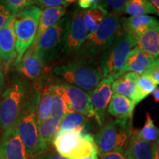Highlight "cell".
<instances>
[{
	"label": "cell",
	"mask_w": 159,
	"mask_h": 159,
	"mask_svg": "<svg viewBox=\"0 0 159 159\" xmlns=\"http://www.w3.org/2000/svg\"><path fill=\"white\" fill-rule=\"evenodd\" d=\"M13 20L0 29V59L5 62H11L16 57Z\"/></svg>",
	"instance_id": "obj_18"
},
{
	"label": "cell",
	"mask_w": 159,
	"mask_h": 159,
	"mask_svg": "<svg viewBox=\"0 0 159 159\" xmlns=\"http://www.w3.org/2000/svg\"><path fill=\"white\" fill-rule=\"evenodd\" d=\"M139 77V75L131 72L121 75L112 83L113 94L128 97L137 105L140 102L138 89Z\"/></svg>",
	"instance_id": "obj_16"
},
{
	"label": "cell",
	"mask_w": 159,
	"mask_h": 159,
	"mask_svg": "<svg viewBox=\"0 0 159 159\" xmlns=\"http://www.w3.org/2000/svg\"><path fill=\"white\" fill-rule=\"evenodd\" d=\"M136 104L128 97L113 94L108 104V112L111 116L120 120H132Z\"/></svg>",
	"instance_id": "obj_20"
},
{
	"label": "cell",
	"mask_w": 159,
	"mask_h": 159,
	"mask_svg": "<svg viewBox=\"0 0 159 159\" xmlns=\"http://www.w3.org/2000/svg\"><path fill=\"white\" fill-rule=\"evenodd\" d=\"M101 3H102V1H98V0H80L77 2V5L80 9L86 11V10L97 7Z\"/></svg>",
	"instance_id": "obj_37"
},
{
	"label": "cell",
	"mask_w": 159,
	"mask_h": 159,
	"mask_svg": "<svg viewBox=\"0 0 159 159\" xmlns=\"http://www.w3.org/2000/svg\"><path fill=\"white\" fill-rule=\"evenodd\" d=\"M99 159H128L125 149L111 151L105 153H98Z\"/></svg>",
	"instance_id": "obj_35"
},
{
	"label": "cell",
	"mask_w": 159,
	"mask_h": 159,
	"mask_svg": "<svg viewBox=\"0 0 159 159\" xmlns=\"http://www.w3.org/2000/svg\"><path fill=\"white\" fill-rule=\"evenodd\" d=\"M152 155L153 159H159V136L156 142L152 144Z\"/></svg>",
	"instance_id": "obj_39"
},
{
	"label": "cell",
	"mask_w": 159,
	"mask_h": 159,
	"mask_svg": "<svg viewBox=\"0 0 159 159\" xmlns=\"http://www.w3.org/2000/svg\"><path fill=\"white\" fill-rule=\"evenodd\" d=\"M132 133V120L116 119L104 125L94 138L98 153L125 149Z\"/></svg>",
	"instance_id": "obj_8"
},
{
	"label": "cell",
	"mask_w": 159,
	"mask_h": 159,
	"mask_svg": "<svg viewBox=\"0 0 159 159\" xmlns=\"http://www.w3.org/2000/svg\"><path fill=\"white\" fill-rule=\"evenodd\" d=\"M84 11L77 7L69 17L63 37L61 55L75 56L84 43L88 33L84 24Z\"/></svg>",
	"instance_id": "obj_10"
},
{
	"label": "cell",
	"mask_w": 159,
	"mask_h": 159,
	"mask_svg": "<svg viewBox=\"0 0 159 159\" xmlns=\"http://www.w3.org/2000/svg\"><path fill=\"white\" fill-rule=\"evenodd\" d=\"M5 2L9 6L10 8L13 10L16 13H17L26 7L34 5L35 1H31V0H6Z\"/></svg>",
	"instance_id": "obj_34"
},
{
	"label": "cell",
	"mask_w": 159,
	"mask_h": 159,
	"mask_svg": "<svg viewBox=\"0 0 159 159\" xmlns=\"http://www.w3.org/2000/svg\"><path fill=\"white\" fill-rule=\"evenodd\" d=\"M108 14V11H107L99 4L97 7L84 11V24L88 35L92 33L98 28L99 26L102 23L103 19Z\"/></svg>",
	"instance_id": "obj_26"
},
{
	"label": "cell",
	"mask_w": 159,
	"mask_h": 159,
	"mask_svg": "<svg viewBox=\"0 0 159 159\" xmlns=\"http://www.w3.org/2000/svg\"><path fill=\"white\" fill-rule=\"evenodd\" d=\"M60 122L49 117L39 127V148L41 155L50 148L58 130Z\"/></svg>",
	"instance_id": "obj_22"
},
{
	"label": "cell",
	"mask_w": 159,
	"mask_h": 159,
	"mask_svg": "<svg viewBox=\"0 0 159 159\" xmlns=\"http://www.w3.org/2000/svg\"><path fill=\"white\" fill-rule=\"evenodd\" d=\"M40 94L41 93L37 89L28 92L16 125L29 159L41 156L36 122V109Z\"/></svg>",
	"instance_id": "obj_2"
},
{
	"label": "cell",
	"mask_w": 159,
	"mask_h": 159,
	"mask_svg": "<svg viewBox=\"0 0 159 159\" xmlns=\"http://www.w3.org/2000/svg\"><path fill=\"white\" fill-rule=\"evenodd\" d=\"M53 90V100H52V108L51 111V118L61 122V120L66 116L69 113L71 112L69 109L68 105L57 91H55L53 86L52 85Z\"/></svg>",
	"instance_id": "obj_28"
},
{
	"label": "cell",
	"mask_w": 159,
	"mask_h": 159,
	"mask_svg": "<svg viewBox=\"0 0 159 159\" xmlns=\"http://www.w3.org/2000/svg\"><path fill=\"white\" fill-rule=\"evenodd\" d=\"M143 75L150 77L157 85H159V57L156 59L154 63Z\"/></svg>",
	"instance_id": "obj_36"
},
{
	"label": "cell",
	"mask_w": 159,
	"mask_h": 159,
	"mask_svg": "<svg viewBox=\"0 0 159 159\" xmlns=\"http://www.w3.org/2000/svg\"><path fill=\"white\" fill-rule=\"evenodd\" d=\"M53 72L69 84L91 93L103 79L97 58L72 59L66 64L55 67Z\"/></svg>",
	"instance_id": "obj_1"
},
{
	"label": "cell",
	"mask_w": 159,
	"mask_h": 159,
	"mask_svg": "<svg viewBox=\"0 0 159 159\" xmlns=\"http://www.w3.org/2000/svg\"><path fill=\"white\" fill-rule=\"evenodd\" d=\"M84 159H99V158H98V155H97V156H90V157H89V158H84Z\"/></svg>",
	"instance_id": "obj_43"
},
{
	"label": "cell",
	"mask_w": 159,
	"mask_h": 159,
	"mask_svg": "<svg viewBox=\"0 0 159 159\" xmlns=\"http://www.w3.org/2000/svg\"><path fill=\"white\" fill-rule=\"evenodd\" d=\"M125 13L131 16H139L146 14H157L152 3L148 0H130L127 2Z\"/></svg>",
	"instance_id": "obj_27"
},
{
	"label": "cell",
	"mask_w": 159,
	"mask_h": 159,
	"mask_svg": "<svg viewBox=\"0 0 159 159\" xmlns=\"http://www.w3.org/2000/svg\"><path fill=\"white\" fill-rule=\"evenodd\" d=\"M0 158L1 159H29L16 127L5 130L0 142Z\"/></svg>",
	"instance_id": "obj_14"
},
{
	"label": "cell",
	"mask_w": 159,
	"mask_h": 159,
	"mask_svg": "<svg viewBox=\"0 0 159 159\" xmlns=\"http://www.w3.org/2000/svg\"><path fill=\"white\" fill-rule=\"evenodd\" d=\"M37 159H68L60 155L56 151H50L39 156Z\"/></svg>",
	"instance_id": "obj_38"
},
{
	"label": "cell",
	"mask_w": 159,
	"mask_h": 159,
	"mask_svg": "<svg viewBox=\"0 0 159 159\" xmlns=\"http://www.w3.org/2000/svg\"><path fill=\"white\" fill-rule=\"evenodd\" d=\"M72 2H74V1L71 0H39L35 1L34 5L40 6V8L44 7V9L55 7H63L66 8V7Z\"/></svg>",
	"instance_id": "obj_33"
},
{
	"label": "cell",
	"mask_w": 159,
	"mask_h": 159,
	"mask_svg": "<svg viewBox=\"0 0 159 159\" xmlns=\"http://www.w3.org/2000/svg\"><path fill=\"white\" fill-rule=\"evenodd\" d=\"M16 13L10 8L5 1H0V29L13 19Z\"/></svg>",
	"instance_id": "obj_31"
},
{
	"label": "cell",
	"mask_w": 159,
	"mask_h": 159,
	"mask_svg": "<svg viewBox=\"0 0 159 159\" xmlns=\"http://www.w3.org/2000/svg\"><path fill=\"white\" fill-rule=\"evenodd\" d=\"M53 90L52 85L46 87L40 94V99L36 109V122L38 128L43 121L50 117L52 108Z\"/></svg>",
	"instance_id": "obj_25"
},
{
	"label": "cell",
	"mask_w": 159,
	"mask_h": 159,
	"mask_svg": "<svg viewBox=\"0 0 159 159\" xmlns=\"http://www.w3.org/2000/svg\"><path fill=\"white\" fill-rule=\"evenodd\" d=\"M52 144L57 152L68 159H84L98 155L94 136L86 131L57 133Z\"/></svg>",
	"instance_id": "obj_4"
},
{
	"label": "cell",
	"mask_w": 159,
	"mask_h": 159,
	"mask_svg": "<svg viewBox=\"0 0 159 159\" xmlns=\"http://www.w3.org/2000/svg\"><path fill=\"white\" fill-rule=\"evenodd\" d=\"M136 47L157 59L159 56V26L137 38Z\"/></svg>",
	"instance_id": "obj_23"
},
{
	"label": "cell",
	"mask_w": 159,
	"mask_h": 159,
	"mask_svg": "<svg viewBox=\"0 0 159 159\" xmlns=\"http://www.w3.org/2000/svg\"><path fill=\"white\" fill-rule=\"evenodd\" d=\"M69 17L70 16L67 14L55 25L49 27L38 41L35 51L44 63L52 61L61 55Z\"/></svg>",
	"instance_id": "obj_9"
},
{
	"label": "cell",
	"mask_w": 159,
	"mask_h": 159,
	"mask_svg": "<svg viewBox=\"0 0 159 159\" xmlns=\"http://www.w3.org/2000/svg\"><path fill=\"white\" fill-rule=\"evenodd\" d=\"M120 28L121 22L118 16L108 13L98 28L87 35L80 49L72 59H98L112 44Z\"/></svg>",
	"instance_id": "obj_3"
},
{
	"label": "cell",
	"mask_w": 159,
	"mask_h": 159,
	"mask_svg": "<svg viewBox=\"0 0 159 159\" xmlns=\"http://www.w3.org/2000/svg\"><path fill=\"white\" fill-rule=\"evenodd\" d=\"M45 63L35 52V49L30 47L17 65V69L26 78L36 80L41 76L44 70Z\"/></svg>",
	"instance_id": "obj_15"
},
{
	"label": "cell",
	"mask_w": 159,
	"mask_h": 159,
	"mask_svg": "<svg viewBox=\"0 0 159 159\" xmlns=\"http://www.w3.org/2000/svg\"><path fill=\"white\" fill-rule=\"evenodd\" d=\"M156 88V83L150 77L144 75H139L138 79V89L140 102L146 98L149 94H152Z\"/></svg>",
	"instance_id": "obj_30"
},
{
	"label": "cell",
	"mask_w": 159,
	"mask_h": 159,
	"mask_svg": "<svg viewBox=\"0 0 159 159\" xmlns=\"http://www.w3.org/2000/svg\"><path fill=\"white\" fill-rule=\"evenodd\" d=\"M125 151L128 159H153L152 144L141 139L139 130L133 131Z\"/></svg>",
	"instance_id": "obj_21"
},
{
	"label": "cell",
	"mask_w": 159,
	"mask_h": 159,
	"mask_svg": "<svg viewBox=\"0 0 159 159\" xmlns=\"http://www.w3.org/2000/svg\"><path fill=\"white\" fill-rule=\"evenodd\" d=\"M114 81L113 75H108L103 78L96 88L89 94L94 111L95 119L100 126L104 124L106 109L113 95L112 83Z\"/></svg>",
	"instance_id": "obj_12"
},
{
	"label": "cell",
	"mask_w": 159,
	"mask_h": 159,
	"mask_svg": "<svg viewBox=\"0 0 159 159\" xmlns=\"http://www.w3.org/2000/svg\"><path fill=\"white\" fill-rule=\"evenodd\" d=\"M4 84H5V77L3 73L0 71V90L2 89Z\"/></svg>",
	"instance_id": "obj_42"
},
{
	"label": "cell",
	"mask_w": 159,
	"mask_h": 159,
	"mask_svg": "<svg viewBox=\"0 0 159 159\" xmlns=\"http://www.w3.org/2000/svg\"><path fill=\"white\" fill-rule=\"evenodd\" d=\"M0 159H1V158H0Z\"/></svg>",
	"instance_id": "obj_44"
},
{
	"label": "cell",
	"mask_w": 159,
	"mask_h": 159,
	"mask_svg": "<svg viewBox=\"0 0 159 159\" xmlns=\"http://www.w3.org/2000/svg\"><path fill=\"white\" fill-rule=\"evenodd\" d=\"M152 96L156 102H159V87L155 89V91L152 92Z\"/></svg>",
	"instance_id": "obj_40"
},
{
	"label": "cell",
	"mask_w": 159,
	"mask_h": 159,
	"mask_svg": "<svg viewBox=\"0 0 159 159\" xmlns=\"http://www.w3.org/2000/svg\"><path fill=\"white\" fill-rule=\"evenodd\" d=\"M156 58L145 52L139 47H134L129 53L124 66L113 75L114 80L125 73L131 72L137 75H143Z\"/></svg>",
	"instance_id": "obj_13"
},
{
	"label": "cell",
	"mask_w": 159,
	"mask_h": 159,
	"mask_svg": "<svg viewBox=\"0 0 159 159\" xmlns=\"http://www.w3.org/2000/svg\"><path fill=\"white\" fill-rule=\"evenodd\" d=\"M28 94L25 81L16 79L6 90L0 102V130L14 128Z\"/></svg>",
	"instance_id": "obj_6"
},
{
	"label": "cell",
	"mask_w": 159,
	"mask_h": 159,
	"mask_svg": "<svg viewBox=\"0 0 159 159\" xmlns=\"http://www.w3.org/2000/svg\"><path fill=\"white\" fill-rule=\"evenodd\" d=\"M120 22L123 31L136 39L149 30L159 26V21L156 18L148 15L123 18Z\"/></svg>",
	"instance_id": "obj_17"
},
{
	"label": "cell",
	"mask_w": 159,
	"mask_h": 159,
	"mask_svg": "<svg viewBox=\"0 0 159 159\" xmlns=\"http://www.w3.org/2000/svg\"><path fill=\"white\" fill-rule=\"evenodd\" d=\"M89 119L90 118L80 113H69L60 122L57 133L71 130L86 131Z\"/></svg>",
	"instance_id": "obj_24"
},
{
	"label": "cell",
	"mask_w": 159,
	"mask_h": 159,
	"mask_svg": "<svg viewBox=\"0 0 159 159\" xmlns=\"http://www.w3.org/2000/svg\"><path fill=\"white\" fill-rule=\"evenodd\" d=\"M126 0H108L102 2V5L105 9L110 8L112 10L114 14L119 15L125 13V8L127 4Z\"/></svg>",
	"instance_id": "obj_32"
},
{
	"label": "cell",
	"mask_w": 159,
	"mask_h": 159,
	"mask_svg": "<svg viewBox=\"0 0 159 159\" xmlns=\"http://www.w3.org/2000/svg\"><path fill=\"white\" fill-rule=\"evenodd\" d=\"M139 135L141 139L150 144H153L158 138L159 130L149 113H147L145 123L143 128L139 130Z\"/></svg>",
	"instance_id": "obj_29"
},
{
	"label": "cell",
	"mask_w": 159,
	"mask_h": 159,
	"mask_svg": "<svg viewBox=\"0 0 159 159\" xmlns=\"http://www.w3.org/2000/svg\"><path fill=\"white\" fill-rule=\"evenodd\" d=\"M66 8L63 7H49L43 10L40 16L39 27L35 39L30 47L35 49L38 41L43 33L52 26L58 22L60 20L62 19L66 16Z\"/></svg>",
	"instance_id": "obj_19"
},
{
	"label": "cell",
	"mask_w": 159,
	"mask_h": 159,
	"mask_svg": "<svg viewBox=\"0 0 159 159\" xmlns=\"http://www.w3.org/2000/svg\"><path fill=\"white\" fill-rule=\"evenodd\" d=\"M41 12L39 7L32 5L19 11L13 18L16 53L14 61L16 66L19 64L34 41Z\"/></svg>",
	"instance_id": "obj_5"
},
{
	"label": "cell",
	"mask_w": 159,
	"mask_h": 159,
	"mask_svg": "<svg viewBox=\"0 0 159 159\" xmlns=\"http://www.w3.org/2000/svg\"><path fill=\"white\" fill-rule=\"evenodd\" d=\"M52 86L63 97L71 112L80 113L89 118L94 117V111L88 93L69 83L52 85Z\"/></svg>",
	"instance_id": "obj_11"
},
{
	"label": "cell",
	"mask_w": 159,
	"mask_h": 159,
	"mask_svg": "<svg viewBox=\"0 0 159 159\" xmlns=\"http://www.w3.org/2000/svg\"><path fill=\"white\" fill-rule=\"evenodd\" d=\"M150 2L154 6V7L157 11V14L159 16V0H151Z\"/></svg>",
	"instance_id": "obj_41"
},
{
	"label": "cell",
	"mask_w": 159,
	"mask_h": 159,
	"mask_svg": "<svg viewBox=\"0 0 159 159\" xmlns=\"http://www.w3.org/2000/svg\"><path fill=\"white\" fill-rule=\"evenodd\" d=\"M137 39L124 31H119L109 48L98 57L103 78L114 74L124 66L129 53L136 47Z\"/></svg>",
	"instance_id": "obj_7"
}]
</instances>
